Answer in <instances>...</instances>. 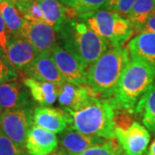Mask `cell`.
<instances>
[{"label":"cell","mask_w":155,"mask_h":155,"mask_svg":"<svg viewBox=\"0 0 155 155\" xmlns=\"http://www.w3.org/2000/svg\"><path fill=\"white\" fill-rule=\"evenodd\" d=\"M72 123V117L67 110L48 106L36 107L33 112V124L54 134L62 133Z\"/></svg>","instance_id":"10"},{"label":"cell","mask_w":155,"mask_h":155,"mask_svg":"<svg viewBox=\"0 0 155 155\" xmlns=\"http://www.w3.org/2000/svg\"><path fill=\"white\" fill-rule=\"evenodd\" d=\"M61 3L76 11L78 14L91 12L104 8L110 0H60Z\"/></svg>","instance_id":"23"},{"label":"cell","mask_w":155,"mask_h":155,"mask_svg":"<svg viewBox=\"0 0 155 155\" xmlns=\"http://www.w3.org/2000/svg\"><path fill=\"white\" fill-rule=\"evenodd\" d=\"M154 1H155V0H154Z\"/></svg>","instance_id":"37"},{"label":"cell","mask_w":155,"mask_h":155,"mask_svg":"<svg viewBox=\"0 0 155 155\" xmlns=\"http://www.w3.org/2000/svg\"><path fill=\"white\" fill-rule=\"evenodd\" d=\"M55 134L36 125H32L26 140V150L30 155H48L58 148Z\"/></svg>","instance_id":"13"},{"label":"cell","mask_w":155,"mask_h":155,"mask_svg":"<svg viewBox=\"0 0 155 155\" xmlns=\"http://www.w3.org/2000/svg\"><path fill=\"white\" fill-rule=\"evenodd\" d=\"M78 18L112 48L122 47L133 35L134 29L125 17L107 10L78 14Z\"/></svg>","instance_id":"5"},{"label":"cell","mask_w":155,"mask_h":155,"mask_svg":"<svg viewBox=\"0 0 155 155\" xmlns=\"http://www.w3.org/2000/svg\"><path fill=\"white\" fill-rule=\"evenodd\" d=\"M9 35L6 28V25L5 21L2 17V15L0 13V48L5 52V54L7 51V46L9 42Z\"/></svg>","instance_id":"29"},{"label":"cell","mask_w":155,"mask_h":155,"mask_svg":"<svg viewBox=\"0 0 155 155\" xmlns=\"http://www.w3.org/2000/svg\"><path fill=\"white\" fill-rule=\"evenodd\" d=\"M28 1L29 0H0V3H3V2L11 3L12 5L17 6V9H19V8H21L24 4H26Z\"/></svg>","instance_id":"31"},{"label":"cell","mask_w":155,"mask_h":155,"mask_svg":"<svg viewBox=\"0 0 155 155\" xmlns=\"http://www.w3.org/2000/svg\"><path fill=\"white\" fill-rule=\"evenodd\" d=\"M119 155H127V154H126V153H123L122 152V153H120Z\"/></svg>","instance_id":"34"},{"label":"cell","mask_w":155,"mask_h":155,"mask_svg":"<svg viewBox=\"0 0 155 155\" xmlns=\"http://www.w3.org/2000/svg\"><path fill=\"white\" fill-rule=\"evenodd\" d=\"M37 54L33 46L21 35L9 40L5 53L6 58L17 71H23Z\"/></svg>","instance_id":"14"},{"label":"cell","mask_w":155,"mask_h":155,"mask_svg":"<svg viewBox=\"0 0 155 155\" xmlns=\"http://www.w3.org/2000/svg\"><path fill=\"white\" fill-rule=\"evenodd\" d=\"M31 106L26 86L18 81L0 84V108L2 110L28 108Z\"/></svg>","instance_id":"15"},{"label":"cell","mask_w":155,"mask_h":155,"mask_svg":"<svg viewBox=\"0 0 155 155\" xmlns=\"http://www.w3.org/2000/svg\"><path fill=\"white\" fill-rule=\"evenodd\" d=\"M0 155H30L0 131Z\"/></svg>","instance_id":"27"},{"label":"cell","mask_w":155,"mask_h":155,"mask_svg":"<svg viewBox=\"0 0 155 155\" xmlns=\"http://www.w3.org/2000/svg\"><path fill=\"white\" fill-rule=\"evenodd\" d=\"M115 110L110 99L94 97L80 110L68 112L72 117V127L78 132L89 136L112 140L116 138Z\"/></svg>","instance_id":"4"},{"label":"cell","mask_w":155,"mask_h":155,"mask_svg":"<svg viewBox=\"0 0 155 155\" xmlns=\"http://www.w3.org/2000/svg\"><path fill=\"white\" fill-rule=\"evenodd\" d=\"M155 13L154 0H136L126 17L135 31H140L147 18Z\"/></svg>","instance_id":"20"},{"label":"cell","mask_w":155,"mask_h":155,"mask_svg":"<svg viewBox=\"0 0 155 155\" xmlns=\"http://www.w3.org/2000/svg\"><path fill=\"white\" fill-rule=\"evenodd\" d=\"M51 56L66 82L76 85L87 84V71L72 54L57 44Z\"/></svg>","instance_id":"9"},{"label":"cell","mask_w":155,"mask_h":155,"mask_svg":"<svg viewBox=\"0 0 155 155\" xmlns=\"http://www.w3.org/2000/svg\"><path fill=\"white\" fill-rule=\"evenodd\" d=\"M2 111H3V110H2V109H1V108H0V114H1V113H2Z\"/></svg>","instance_id":"35"},{"label":"cell","mask_w":155,"mask_h":155,"mask_svg":"<svg viewBox=\"0 0 155 155\" xmlns=\"http://www.w3.org/2000/svg\"><path fill=\"white\" fill-rule=\"evenodd\" d=\"M130 61L127 48L116 47L108 49L87 69V84L97 95L111 98Z\"/></svg>","instance_id":"2"},{"label":"cell","mask_w":155,"mask_h":155,"mask_svg":"<svg viewBox=\"0 0 155 155\" xmlns=\"http://www.w3.org/2000/svg\"><path fill=\"white\" fill-rule=\"evenodd\" d=\"M18 10L21 11L24 20L33 22H45L42 11L36 0H29Z\"/></svg>","instance_id":"25"},{"label":"cell","mask_w":155,"mask_h":155,"mask_svg":"<svg viewBox=\"0 0 155 155\" xmlns=\"http://www.w3.org/2000/svg\"><path fill=\"white\" fill-rule=\"evenodd\" d=\"M120 147L112 139L107 140L103 144L91 147L77 155H119L122 150Z\"/></svg>","instance_id":"24"},{"label":"cell","mask_w":155,"mask_h":155,"mask_svg":"<svg viewBox=\"0 0 155 155\" xmlns=\"http://www.w3.org/2000/svg\"><path fill=\"white\" fill-rule=\"evenodd\" d=\"M147 155H155V140L152 142V144L150 145Z\"/></svg>","instance_id":"33"},{"label":"cell","mask_w":155,"mask_h":155,"mask_svg":"<svg viewBox=\"0 0 155 155\" xmlns=\"http://www.w3.org/2000/svg\"><path fill=\"white\" fill-rule=\"evenodd\" d=\"M94 97H97V94L88 84L76 85L65 82L59 85L57 99L65 110L77 111Z\"/></svg>","instance_id":"11"},{"label":"cell","mask_w":155,"mask_h":155,"mask_svg":"<svg viewBox=\"0 0 155 155\" xmlns=\"http://www.w3.org/2000/svg\"><path fill=\"white\" fill-rule=\"evenodd\" d=\"M22 72L27 78L40 81L50 82L58 85L66 82L53 60L51 54H37L34 61Z\"/></svg>","instance_id":"12"},{"label":"cell","mask_w":155,"mask_h":155,"mask_svg":"<svg viewBox=\"0 0 155 155\" xmlns=\"http://www.w3.org/2000/svg\"><path fill=\"white\" fill-rule=\"evenodd\" d=\"M59 144L69 155H77L91 147L103 144L106 139L89 136L78 132L71 126L67 127L59 136Z\"/></svg>","instance_id":"16"},{"label":"cell","mask_w":155,"mask_h":155,"mask_svg":"<svg viewBox=\"0 0 155 155\" xmlns=\"http://www.w3.org/2000/svg\"><path fill=\"white\" fill-rule=\"evenodd\" d=\"M135 2L136 0H110L104 9L116 12L126 18Z\"/></svg>","instance_id":"28"},{"label":"cell","mask_w":155,"mask_h":155,"mask_svg":"<svg viewBox=\"0 0 155 155\" xmlns=\"http://www.w3.org/2000/svg\"><path fill=\"white\" fill-rule=\"evenodd\" d=\"M59 1H60V0H59Z\"/></svg>","instance_id":"36"},{"label":"cell","mask_w":155,"mask_h":155,"mask_svg":"<svg viewBox=\"0 0 155 155\" xmlns=\"http://www.w3.org/2000/svg\"><path fill=\"white\" fill-rule=\"evenodd\" d=\"M33 125V111L30 107L2 111L0 131L19 147L26 150L28 130Z\"/></svg>","instance_id":"6"},{"label":"cell","mask_w":155,"mask_h":155,"mask_svg":"<svg viewBox=\"0 0 155 155\" xmlns=\"http://www.w3.org/2000/svg\"><path fill=\"white\" fill-rule=\"evenodd\" d=\"M127 49L134 60L144 61L155 68V34L140 32L132 38Z\"/></svg>","instance_id":"17"},{"label":"cell","mask_w":155,"mask_h":155,"mask_svg":"<svg viewBox=\"0 0 155 155\" xmlns=\"http://www.w3.org/2000/svg\"><path fill=\"white\" fill-rule=\"evenodd\" d=\"M41 7L45 22L49 24L56 30L61 28L68 20L67 17V6L58 0H36Z\"/></svg>","instance_id":"19"},{"label":"cell","mask_w":155,"mask_h":155,"mask_svg":"<svg viewBox=\"0 0 155 155\" xmlns=\"http://www.w3.org/2000/svg\"><path fill=\"white\" fill-rule=\"evenodd\" d=\"M115 135L119 146L127 155H142L150 141L147 129L137 122L127 127L116 126Z\"/></svg>","instance_id":"8"},{"label":"cell","mask_w":155,"mask_h":155,"mask_svg":"<svg viewBox=\"0 0 155 155\" xmlns=\"http://www.w3.org/2000/svg\"><path fill=\"white\" fill-rule=\"evenodd\" d=\"M62 48L72 54L87 70L109 48V44L83 22L68 19L57 31Z\"/></svg>","instance_id":"1"},{"label":"cell","mask_w":155,"mask_h":155,"mask_svg":"<svg viewBox=\"0 0 155 155\" xmlns=\"http://www.w3.org/2000/svg\"><path fill=\"white\" fill-rule=\"evenodd\" d=\"M0 13L5 21L9 37H16L21 35V28L24 18L17 7L11 3H0Z\"/></svg>","instance_id":"21"},{"label":"cell","mask_w":155,"mask_h":155,"mask_svg":"<svg viewBox=\"0 0 155 155\" xmlns=\"http://www.w3.org/2000/svg\"><path fill=\"white\" fill-rule=\"evenodd\" d=\"M135 110L142 115V122L155 134V83L139 100Z\"/></svg>","instance_id":"22"},{"label":"cell","mask_w":155,"mask_h":155,"mask_svg":"<svg viewBox=\"0 0 155 155\" xmlns=\"http://www.w3.org/2000/svg\"><path fill=\"white\" fill-rule=\"evenodd\" d=\"M18 72L11 66L5 54L0 48V84L14 81L18 78Z\"/></svg>","instance_id":"26"},{"label":"cell","mask_w":155,"mask_h":155,"mask_svg":"<svg viewBox=\"0 0 155 155\" xmlns=\"http://www.w3.org/2000/svg\"><path fill=\"white\" fill-rule=\"evenodd\" d=\"M154 83V67L144 61L132 59L122 74L115 94L109 99L115 109L132 113L139 100Z\"/></svg>","instance_id":"3"},{"label":"cell","mask_w":155,"mask_h":155,"mask_svg":"<svg viewBox=\"0 0 155 155\" xmlns=\"http://www.w3.org/2000/svg\"><path fill=\"white\" fill-rule=\"evenodd\" d=\"M48 155H69V154H68L67 152L63 149V148L60 147V148H57L54 152H53L52 153H50V154Z\"/></svg>","instance_id":"32"},{"label":"cell","mask_w":155,"mask_h":155,"mask_svg":"<svg viewBox=\"0 0 155 155\" xmlns=\"http://www.w3.org/2000/svg\"><path fill=\"white\" fill-rule=\"evenodd\" d=\"M21 36L25 38L36 50L37 54H52L57 46V32L45 22L24 20Z\"/></svg>","instance_id":"7"},{"label":"cell","mask_w":155,"mask_h":155,"mask_svg":"<svg viewBox=\"0 0 155 155\" xmlns=\"http://www.w3.org/2000/svg\"><path fill=\"white\" fill-rule=\"evenodd\" d=\"M22 83L28 88L32 98L41 106L52 105L58 98L59 85L56 84L40 81L31 78H23Z\"/></svg>","instance_id":"18"},{"label":"cell","mask_w":155,"mask_h":155,"mask_svg":"<svg viewBox=\"0 0 155 155\" xmlns=\"http://www.w3.org/2000/svg\"><path fill=\"white\" fill-rule=\"evenodd\" d=\"M140 32H149L155 34V13H153L151 16H149L140 29Z\"/></svg>","instance_id":"30"}]
</instances>
